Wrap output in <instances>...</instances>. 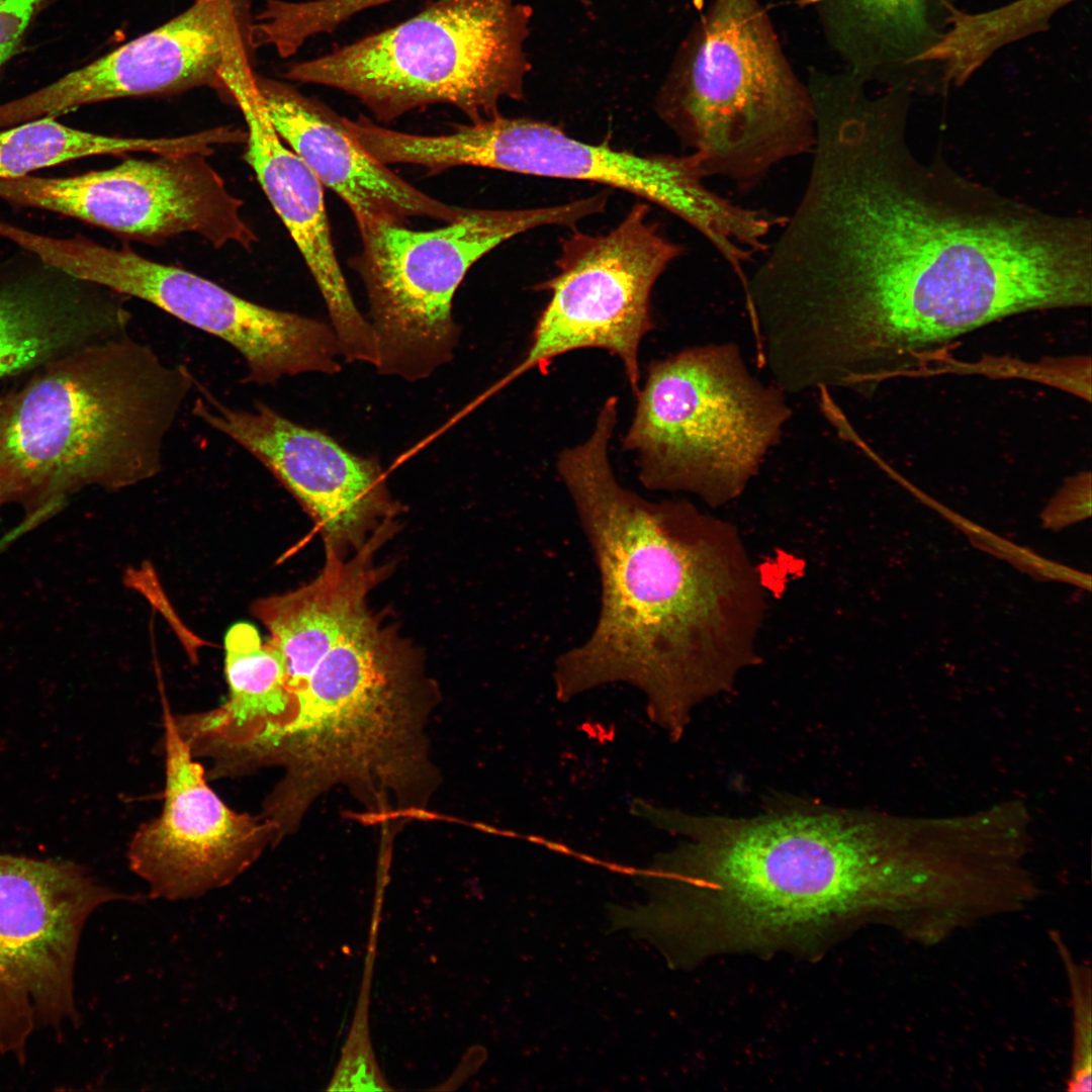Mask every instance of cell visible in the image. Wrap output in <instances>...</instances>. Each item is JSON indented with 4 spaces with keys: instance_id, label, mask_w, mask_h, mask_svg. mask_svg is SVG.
<instances>
[{
    "instance_id": "6da1fadb",
    "label": "cell",
    "mask_w": 1092,
    "mask_h": 1092,
    "mask_svg": "<svg viewBox=\"0 0 1092 1092\" xmlns=\"http://www.w3.org/2000/svg\"><path fill=\"white\" fill-rule=\"evenodd\" d=\"M911 96L814 97L806 187L754 272L770 327L825 388L872 393L983 326L1092 301V224L997 193L906 138Z\"/></svg>"
},
{
    "instance_id": "7a4b0ae2",
    "label": "cell",
    "mask_w": 1092,
    "mask_h": 1092,
    "mask_svg": "<svg viewBox=\"0 0 1092 1092\" xmlns=\"http://www.w3.org/2000/svg\"><path fill=\"white\" fill-rule=\"evenodd\" d=\"M618 410L604 403L589 436L558 453L556 470L601 581L590 634L555 660L568 700L612 682L642 691L672 739L693 710L730 692L758 660L765 610L759 570L731 523L687 499L650 500L610 460Z\"/></svg>"
},
{
    "instance_id": "3957f363",
    "label": "cell",
    "mask_w": 1092,
    "mask_h": 1092,
    "mask_svg": "<svg viewBox=\"0 0 1092 1092\" xmlns=\"http://www.w3.org/2000/svg\"><path fill=\"white\" fill-rule=\"evenodd\" d=\"M684 837L660 862L695 957L806 949L871 916H893L891 874L872 823L795 796L747 816L654 810Z\"/></svg>"
},
{
    "instance_id": "277c9868",
    "label": "cell",
    "mask_w": 1092,
    "mask_h": 1092,
    "mask_svg": "<svg viewBox=\"0 0 1092 1092\" xmlns=\"http://www.w3.org/2000/svg\"><path fill=\"white\" fill-rule=\"evenodd\" d=\"M196 384L127 333L32 371L0 397V509L18 506L31 529L87 487L155 476Z\"/></svg>"
},
{
    "instance_id": "5b68a950",
    "label": "cell",
    "mask_w": 1092,
    "mask_h": 1092,
    "mask_svg": "<svg viewBox=\"0 0 1092 1092\" xmlns=\"http://www.w3.org/2000/svg\"><path fill=\"white\" fill-rule=\"evenodd\" d=\"M656 109L705 178L740 191L811 154L816 115L759 0H713L680 47Z\"/></svg>"
},
{
    "instance_id": "8992f818",
    "label": "cell",
    "mask_w": 1092,
    "mask_h": 1092,
    "mask_svg": "<svg viewBox=\"0 0 1092 1092\" xmlns=\"http://www.w3.org/2000/svg\"><path fill=\"white\" fill-rule=\"evenodd\" d=\"M635 397L622 448L642 485L710 508L743 493L792 416L786 392L755 377L733 343L651 361Z\"/></svg>"
},
{
    "instance_id": "52a82bcc",
    "label": "cell",
    "mask_w": 1092,
    "mask_h": 1092,
    "mask_svg": "<svg viewBox=\"0 0 1092 1092\" xmlns=\"http://www.w3.org/2000/svg\"><path fill=\"white\" fill-rule=\"evenodd\" d=\"M530 16L516 0H438L395 26L293 63L283 77L341 90L382 122L434 104L482 121L499 113L502 99L523 97Z\"/></svg>"
},
{
    "instance_id": "ba28073f",
    "label": "cell",
    "mask_w": 1092,
    "mask_h": 1092,
    "mask_svg": "<svg viewBox=\"0 0 1092 1092\" xmlns=\"http://www.w3.org/2000/svg\"><path fill=\"white\" fill-rule=\"evenodd\" d=\"M604 194L527 209H464L430 231L402 223L359 230L352 260L368 301L381 375L416 382L454 356L461 335L452 313L455 293L472 265L503 242L548 224L570 226L605 209Z\"/></svg>"
},
{
    "instance_id": "9c48e42d",
    "label": "cell",
    "mask_w": 1092,
    "mask_h": 1092,
    "mask_svg": "<svg viewBox=\"0 0 1092 1092\" xmlns=\"http://www.w3.org/2000/svg\"><path fill=\"white\" fill-rule=\"evenodd\" d=\"M391 154L398 164H414L437 174L474 166L549 178L597 182L619 188L672 212L706 240L722 236L732 223L731 200L710 190L698 154L638 155L607 144L578 141L551 123L491 118L456 125L450 133L397 132Z\"/></svg>"
},
{
    "instance_id": "30bf717a",
    "label": "cell",
    "mask_w": 1092,
    "mask_h": 1092,
    "mask_svg": "<svg viewBox=\"0 0 1092 1092\" xmlns=\"http://www.w3.org/2000/svg\"><path fill=\"white\" fill-rule=\"evenodd\" d=\"M29 249L78 279L145 300L228 343L245 361V382L273 385L286 376L341 370V348L331 325L255 303L127 247L35 234Z\"/></svg>"
},
{
    "instance_id": "8fae6325",
    "label": "cell",
    "mask_w": 1092,
    "mask_h": 1092,
    "mask_svg": "<svg viewBox=\"0 0 1092 1092\" xmlns=\"http://www.w3.org/2000/svg\"><path fill=\"white\" fill-rule=\"evenodd\" d=\"M140 897L72 860L0 852V1053L24 1064L31 1036L77 1026L75 967L89 916Z\"/></svg>"
},
{
    "instance_id": "7c38bea8",
    "label": "cell",
    "mask_w": 1092,
    "mask_h": 1092,
    "mask_svg": "<svg viewBox=\"0 0 1092 1092\" xmlns=\"http://www.w3.org/2000/svg\"><path fill=\"white\" fill-rule=\"evenodd\" d=\"M648 211L645 203H637L611 232H574L563 241L557 273L538 286L550 297L528 350L491 391L582 349H600L619 358L633 393L638 391L640 345L655 328L651 291L684 252L647 220Z\"/></svg>"
},
{
    "instance_id": "4fadbf2b",
    "label": "cell",
    "mask_w": 1092,
    "mask_h": 1092,
    "mask_svg": "<svg viewBox=\"0 0 1092 1092\" xmlns=\"http://www.w3.org/2000/svg\"><path fill=\"white\" fill-rule=\"evenodd\" d=\"M0 198L77 218L146 243L194 234L214 248L250 250L258 238L206 156L128 159L71 177L0 180Z\"/></svg>"
},
{
    "instance_id": "5bb4252c",
    "label": "cell",
    "mask_w": 1092,
    "mask_h": 1092,
    "mask_svg": "<svg viewBox=\"0 0 1092 1092\" xmlns=\"http://www.w3.org/2000/svg\"><path fill=\"white\" fill-rule=\"evenodd\" d=\"M245 0H194L159 27L28 95L0 104V129L116 98L228 85L253 73Z\"/></svg>"
},
{
    "instance_id": "9a60e30c",
    "label": "cell",
    "mask_w": 1092,
    "mask_h": 1092,
    "mask_svg": "<svg viewBox=\"0 0 1092 1092\" xmlns=\"http://www.w3.org/2000/svg\"><path fill=\"white\" fill-rule=\"evenodd\" d=\"M162 705L164 803L161 813L131 836L127 859L151 897L178 901L232 883L275 845V834L261 815L239 813L219 798L167 701Z\"/></svg>"
},
{
    "instance_id": "2e32d148",
    "label": "cell",
    "mask_w": 1092,
    "mask_h": 1092,
    "mask_svg": "<svg viewBox=\"0 0 1092 1092\" xmlns=\"http://www.w3.org/2000/svg\"><path fill=\"white\" fill-rule=\"evenodd\" d=\"M193 414L280 480L314 519L327 547L342 553L361 548L398 511L377 460L354 454L265 403L234 408L201 389Z\"/></svg>"
},
{
    "instance_id": "e0dca14e",
    "label": "cell",
    "mask_w": 1092,
    "mask_h": 1092,
    "mask_svg": "<svg viewBox=\"0 0 1092 1092\" xmlns=\"http://www.w3.org/2000/svg\"><path fill=\"white\" fill-rule=\"evenodd\" d=\"M232 102L247 125L245 161L299 250L326 303L346 361L370 363L376 338L357 307L335 252L323 184L282 140L271 122L256 85V75L230 87Z\"/></svg>"
},
{
    "instance_id": "ac0fdd59",
    "label": "cell",
    "mask_w": 1092,
    "mask_h": 1092,
    "mask_svg": "<svg viewBox=\"0 0 1092 1092\" xmlns=\"http://www.w3.org/2000/svg\"><path fill=\"white\" fill-rule=\"evenodd\" d=\"M256 85L277 132L349 206L358 230L422 216L450 222L464 211L391 172L346 132L343 116L326 104L281 81L256 75Z\"/></svg>"
},
{
    "instance_id": "d6986e66",
    "label": "cell",
    "mask_w": 1092,
    "mask_h": 1092,
    "mask_svg": "<svg viewBox=\"0 0 1092 1092\" xmlns=\"http://www.w3.org/2000/svg\"><path fill=\"white\" fill-rule=\"evenodd\" d=\"M25 252L0 262V379L127 333L128 312L103 287Z\"/></svg>"
},
{
    "instance_id": "ffe728a7",
    "label": "cell",
    "mask_w": 1092,
    "mask_h": 1092,
    "mask_svg": "<svg viewBox=\"0 0 1092 1092\" xmlns=\"http://www.w3.org/2000/svg\"><path fill=\"white\" fill-rule=\"evenodd\" d=\"M843 70L869 85L910 94L940 89L926 64L954 0H804Z\"/></svg>"
},
{
    "instance_id": "44dd1931",
    "label": "cell",
    "mask_w": 1092,
    "mask_h": 1092,
    "mask_svg": "<svg viewBox=\"0 0 1092 1092\" xmlns=\"http://www.w3.org/2000/svg\"><path fill=\"white\" fill-rule=\"evenodd\" d=\"M393 526L390 521L382 524L352 558L326 546L325 566L315 579L254 603V616L268 629L269 641L284 658L288 697L368 610L367 596L388 569L374 563V554Z\"/></svg>"
},
{
    "instance_id": "7402d4cb",
    "label": "cell",
    "mask_w": 1092,
    "mask_h": 1092,
    "mask_svg": "<svg viewBox=\"0 0 1092 1092\" xmlns=\"http://www.w3.org/2000/svg\"><path fill=\"white\" fill-rule=\"evenodd\" d=\"M1077 0H1012L968 12L958 9L927 54L942 90L960 87L1002 49L1045 31L1055 15Z\"/></svg>"
},
{
    "instance_id": "603a6c76",
    "label": "cell",
    "mask_w": 1092,
    "mask_h": 1092,
    "mask_svg": "<svg viewBox=\"0 0 1092 1092\" xmlns=\"http://www.w3.org/2000/svg\"><path fill=\"white\" fill-rule=\"evenodd\" d=\"M190 149L186 135L110 136L70 127L54 116H46L0 129V180L26 176L84 157L131 152L183 155Z\"/></svg>"
},
{
    "instance_id": "cb8c5ba5",
    "label": "cell",
    "mask_w": 1092,
    "mask_h": 1092,
    "mask_svg": "<svg viewBox=\"0 0 1092 1092\" xmlns=\"http://www.w3.org/2000/svg\"><path fill=\"white\" fill-rule=\"evenodd\" d=\"M1063 958L1072 993L1073 1063L1068 1080L1069 1091L1091 1089V990L1090 972L1075 964L1059 935H1052Z\"/></svg>"
},
{
    "instance_id": "d4e9b609",
    "label": "cell",
    "mask_w": 1092,
    "mask_h": 1092,
    "mask_svg": "<svg viewBox=\"0 0 1092 1092\" xmlns=\"http://www.w3.org/2000/svg\"><path fill=\"white\" fill-rule=\"evenodd\" d=\"M1090 474L1070 478L1042 513L1044 527L1059 530L1090 516Z\"/></svg>"
},
{
    "instance_id": "484cf974",
    "label": "cell",
    "mask_w": 1092,
    "mask_h": 1092,
    "mask_svg": "<svg viewBox=\"0 0 1092 1092\" xmlns=\"http://www.w3.org/2000/svg\"><path fill=\"white\" fill-rule=\"evenodd\" d=\"M42 0H0V22L14 30H26Z\"/></svg>"
},
{
    "instance_id": "4316f807",
    "label": "cell",
    "mask_w": 1092,
    "mask_h": 1092,
    "mask_svg": "<svg viewBox=\"0 0 1092 1092\" xmlns=\"http://www.w3.org/2000/svg\"><path fill=\"white\" fill-rule=\"evenodd\" d=\"M16 53L0 47V69L15 55Z\"/></svg>"
},
{
    "instance_id": "83f0119b",
    "label": "cell",
    "mask_w": 1092,
    "mask_h": 1092,
    "mask_svg": "<svg viewBox=\"0 0 1092 1092\" xmlns=\"http://www.w3.org/2000/svg\"><path fill=\"white\" fill-rule=\"evenodd\" d=\"M780 216H781V215H780ZM781 217H782V223H783V221H784V217H783V216H781ZM782 223H781V224H782ZM781 224H780V225H781ZM767 248H768V247H767ZM766 250H767V249H766ZM752 255H753V254H752ZM744 274H745V272H744V273H743V274H742L741 276H738V278L742 277V276H743Z\"/></svg>"
}]
</instances>
